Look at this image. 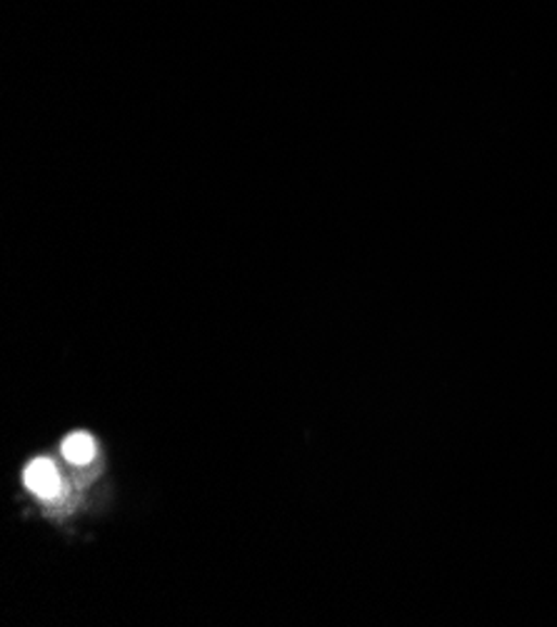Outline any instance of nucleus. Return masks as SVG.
I'll return each mask as SVG.
<instances>
[{"label":"nucleus","instance_id":"obj_2","mask_svg":"<svg viewBox=\"0 0 557 627\" xmlns=\"http://www.w3.org/2000/svg\"><path fill=\"white\" fill-rule=\"evenodd\" d=\"M63 456L68 463L86 465L96 456V440L88 433H73L65 437L63 443Z\"/></svg>","mask_w":557,"mask_h":627},{"label":"nucleus","instance_id":"obj_1","mask_svg":"<svg viewBox=\"0 0 557 627\" xmlns=\"http://www.w3.org/2000/svg\"><path fill=\"white\" fill-rule=\"evenodd\" d=\"M23 481H26V488L30 492H36L38 498L43 500H53L55 495L61 492V475H58L51 460H36V463H30Z\"/></svg>","mask_w":557,"mask_h":627}]
</instances>
